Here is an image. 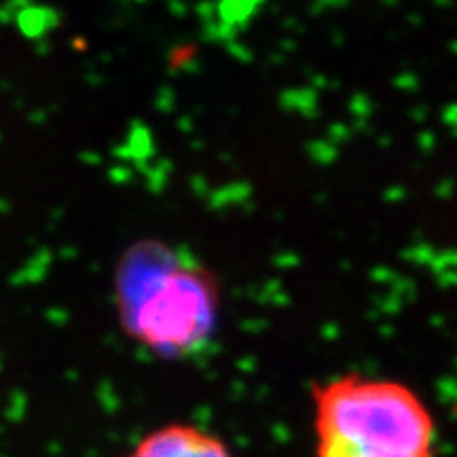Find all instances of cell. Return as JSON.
Instances as JSON below:
<instances>
[{
    "mask_svg": "<svg viewBox=\"0 0 457 457\" xmlns=\"http://www.w3.org/2000/svg\"><path fill=\"white\" fill-rule=\"evenodd\" d=\"M315 457H434L436 421L402 381L337 375L311 389Z\"/></svg>",
    "mask_w": 457,
    "mask_h": 457,
    "instance_id": "7a4b0ae2",
    "label": "cell"
},
{
    "mask_svg": "<svg viewBox=\"0 0 457 457\" xmlns=\"http://www.w3.org/2000/svg\"><path fill=\"white\" fill-rule=\"evenodd\" d=\"M115 294L125 334L157 358L184 360L214 339L218 280L184 250L159 239L134 244L119 261Z\"/></svg>",
    "mask_w": 457,
    "mask_h": 457,
    "instance_id": "6da1fadb",
    "label": "cell"
},
{
    "mask_svg": "<svg viewBox=\"0 0 457 457\" xmlns=\"http://www.w3.org/2000/svg\"><path fill=\"white\" fill-rule=\"evenodd\" d=\"M125 457H233L227 442L193 423H165L144 434Z\"/></svg>",
    "mask_w": 457,
    "mask_h": 457,
    "instance_id": "3957f363",
    "label": "cell"
}]
</instances>
